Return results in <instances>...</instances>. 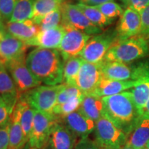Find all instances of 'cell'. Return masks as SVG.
I'll return each instance as SVG.
<instances>
[{"instance_id": "cell-35", "label": "cell", "mask_w": 149, "mask_h": 149, "mask_svg": "<svg viewBox=\"0 0 149 149\" xmlns=\"http://www.w3.org/2000/svg\"><path fill=\"white\" fill-rule=\"evenodd\" d=\"M141 31L139 35L146 38L149 37V5L140 12Z\"/></svg>"}, {"instance_id": "cell-33", "label": "cell", "mask_w": 149, "mask_h": 149, "mask_svg": "<svg viewBox=\"0 0 149 149\" xmlns=\"http://www.w3.org/2000/svg\"><path fill=\"white\" fill-rule=\"evenodd\" d=\"M95 7L107 17L111 19H114L117 17H120L124 11L120 4L113 1H108Z\"/></svg>"}, {"instance_id": "cell-15", "label": "cell", "mask_w": 149, "mask_h": 149, "mask_svg": "<svg viewBox=\"0 0 149 149\" xmlns=\"http://www.w3.org/2000/svg\"><path fill=\"white\" fill-rule=\"evenodd\" d=\"M77 137L64 124L58 122L52 130L48 140L50 149H74Z\"/></svg>"}, {"instance_id": "cell-32", "label": "cell", "mask_w": 149, "mask_h": 149, "mask_svg": "<svg viewBox=\"0 0 149 149\" xmlns=\"http://www.w3.org/2000/svg\"><path fill=\"white\" fill-rule=\"evenodd\" d=\"M84 97V96L73 99V100L62 104L56 105L54 109L53 113L59 117H62L77 111L79 109Z\"/></svg>"}, {"instance_id": "cell-12", "label": "cell", "mask_w": 149, "mask_h": 149, "mask_svg": "<svg viewBox=\"0 0 149 149\" xmlns=\"http://www.w3.org/2000/svg\"><path fill=\"white\" fill-rule=\"evenodd\" d=\"M141 31L140 13L128 7L120 16L116 29L117 41L137 36Z\"/></svg>"}, {"instance_id": "cell-25", "label": "cell", "mask_w": 149, "mask_h": 149, "mask_svg": "<svg viewBox=\"0 0 149 149\" xmlns=\"http://www.w3.org/2000/svg\"><path fill=\"white\" fill-rule=\"evenodd\" d=\"M15 107L19 111L20 121H21L24 137L26 141H29L30 134L33 126L35 110L30 105L24 97H21Z\"/></svg>"}, {"instance_id": "cell-45", "label": "cell", "mask_w": 149, "mask_h": 149, "mask_svg": "<svg viewBox=\"0 0 149 149\" xmlns=\"http://www.w3.org/2000/svg\"><path fill=\"white\" fill-rule=\"evenodd\" d=\"M28 149H50L48 147H46V148H34V147H29Z\"/></svg>"}, {"instance_id": "cell-3", "label": "cell", "mask_w": 149, "mask_h": 149, "mask_svg": "<svg viewBox=\"0 0 149 149\" xmlns=\"http://www.w3.org/2000/svg\"><path fill=\"white\" fill-rule=\"evenodd\" d=\"M149 52L146 38L137 35L117 41L110 48L104 60L128 63L146 56Z\"/></svg>"}, {"instance_id": "cell-13", "label": "cell", "mask_w": 149, "mask_h": 149, "mask_svg": "<svg viewBox=\"0 0 149 149\" xmlns=\"http://www.w3.org/2000/svg\"><path fill=\"white\" fill-rule=\"evenodd\" d=\"M59 118L61 123L80 139L88 137L95 128V122L86 117L79 110Z\"/></svg>"}, {"instance_id": "cell-28", "label": "cell", "mask_w": 149, "mask_h": 149, "mask_svg": "<svg viewBox=\"0 0 149 149\" xmlns=\"http://www.w3.org/2000/svg\"><path fill=\"white\" fill-rule=\"evenodd\" d=\"M36 0H17L9 22H24L31 19Z\"/></svg>"}, {"instance_id": "cell-30", "label": "cell", "mask_w": 149, "mask_h": 149, "mask_svg": "<svg viewBox=\"0 0 149 149\" xmlns=\"http://www.w3.org/2000/svg\"><path fill=\"white\" fill-rule=\"evenodd\" d=\"M83 96H84V94L76 86L64 83L57 95L56 105L62 104L73 99L81 97Z\"/></svg>"}, {"instance_id": "cell-6", "label": "cell", "mask_w": 149, "mask_h": 149, "mask_svg": "<svg viewBox=\"0 0 149 149\" xmlns=\"http://www.w3.org/2000/svg\"><path fill=\"white\" fill-rule=\"evenodd\" d=\"M58 122H60L59 117L55 114H47L35 110L33 128L28 141L29 147H48L50 135Z\"/></svg>"}, {"instance_id": "cell-37", "label": "cell", "mask_w": 149, "mask_h": 149, "mask_svg": "<svg viewBox=\"0 0 149 149\" xmlns=\"http://www.w3.org/2000/svg\"><path fill=\"white\" fill-rule=\"evenodd\" d=\"M74 149H102L95 140H92L88 137L80 139Z\"/></svg>"}, {"instance_id": "cell-9", "label": "cell", "mask_w": 149, "mask_h": 149, "mask_svg": "<svg viewBox=\"0 0 149 149\" xmlns=\"http://www.w3.org/2000/svg\"><path fill=\"white\" fill-rule=\"evenodd\" d=\"M61 8L62 13L61 24L64 26L74 28L89 35H97L102 32V29L91 23L76 4L65 1Z\"/></svg>"}, {"instance_id": "cell-17", "label": "cell", "mask_w": 149, "mask_h": 149, "mask_svg": "<svg viewBox=\"0 0 149 149\" xmlns=\"http://www.w3.org/2000/svg\"><path fill=\"white\" fill-rule=\"evenodd\" d=\"M103 77L113 80H130L138 79V69L132 70L125 63L103 60L101 62Z\"/></svg>"}, {"instance_id": "cell-34", "label": "cell", "mask_w": 149, "mask_h": 149, "mask_svg": "<svg viewBox=\"0 0 149 149\" xmlns=\"http://www.w3.org/2000/svg\"><path fill=\"white\" fill-rule=\"evenodd\" d=\"M17 0H0V14L3 19L10 21Z\"/></svg>"}, {"instance_id": "cell-36", "label": "cell", "mask_w": 149, "mask_h": 149, "mask_svg": "<svg viewBox=\"0 0 149 149\" xmlns=\"http://www.w3.org/2000/svg\"><path fill=\"white\" fill-rule=\"evenodd\" d=\"M10 124V122H9L6 125L0 126V149H8L9 148Z\"/></svg>"}, {"instance_id": "cell-38", "label": "cell", "mask_w": 149, "mask_h": 149, "mask_svg": "<svg viewBox=\"0 0 149 149\" xmlns=\"http://www.w3.org/2000/svg\"><path fill=\"white\" fill-rule=\"evenodd\" d=\"M128 7L140 13L149 5V0H124Z\"/></svg>"}, {"instance_id": "cell-2", "label": "cell", "mask_w": 149, "mask_h": 149, "mask_svg": "<svg viewBox=\"0 0 149 149\" xmlns=\"http://www.w3.org/2000/svg\"><path fill=\"white\" fill-rule=\"evenodd\" d=\"M105 114L127 135L141 116L130 91L102 97Z\"/></svg>"}, {"instance_id": "cell-50", "label": "cell", "mask_w": 149, "mask_h": 149, "mask_svg": "<svg viewBox=\"0 0 149 149\" xmlns=\"http://www.w3.org/2000/svg\"><path fill=\"white\" fill-rule=\"evenodd\" d=\"M123 1H124V0H123Z\"/></svg>"}, {"instance_id": "cell-47", "label": "cell", "mask_w": 149, "mask_h": 149, "mask_svg": "<svg viewBox=\"0 0 149 149\" xmlns=\"http://www.w3.org/2000/svg\"><path fill=\"white\" fill-rule=\"evenodd\" d=\"M144 149H149V141H148V143L146 144V146H145Z\"/></svg>"}, {"instance_id": "cell-7", "label": "cell", "mask_w": 149, "mask_h": 149, "mask_svg": "<svg viewBox=\"0 0 149 149\" xmlns=\"http://www.w3.org/2000/svg\"><path fill=\"white\" fill-rule=\"evenodd\" d=\"M4 65L21 96L42 84L28 68L26 54L7 61Z\"/></svg>"}, {"instance_id": "cell-8", "label": "cell", "mask_w": 149, "mask_h": 149, "mask_svg": "<svg viewBox=\"0 0 149 149\" xmlns=\"http://www.w3.org/2000/svg\"><path fill=\"white\" fill-rule=\"evenodd\" d=\"M117 42L116 31H107L91 37L79 56L84 60L91 63H100L106 54L115 42Z\"/></svg>"}, {"instance_id": "cell-14", "label": "cell", "mask_w": 149, "mask_h": 149, "mask_svg": "<svg viewBox=\"0 0 149 149\" xmlns=\"http://www.w3.org/2000/svg\"><path fill=\"white\" fill-rule=\"evenodd\" d=\"M0 95L12 113L21 95L5 65L0 61Z\"/></svg>"}, {"instance_id": "cell-10", "label": "cell", "mask_w": 149, "mask_h": 149, "mask_svg": "<svg viewBox=\"0 0 149 149\" xmlns=\"http://www.w3.org/2000/svg\"><path fill=\"white\" fill-rule=\"evenodd\" d=\"M64 27L65 33L58 49L64 61L70 57L79 56L91 36L74 28Z\"/></svg>"}, {"instance_id": "cell-4", "label": "cell", "mask_w": 149, "mask_h": 149, "mask_svg": "<svg viewBox=\"0 0 149 149\" xmlns=\"http://www.w3.org/2000/svg\"><path fill=\"white\" fill-rule=\"evenodd\" d=\"M95 141L102 148L120 149L126 142V134L104 114L95 122Z\"/></svg>"}, {"instance_id": "cell-43", "label": "cell", "mask_w": 149, "mask_h": 149, "mask_svg": "<svg viewBox=\"0 0 149 149\" xmlns=\"http://www.w3.org/2000/svg\"><path fill=\"white\" fill-rule=\"evenodd\" d=\"M6 32V30H0V41L2 39V37H3V35H4Z\"/></svg>"}, {"instance_id": "cell-48", "label": "cell", "mask_w": 149, "mask_h": 149, "mask_svg": "<svg viewBox=\"0 0 149 149\" xmlns=\"http://www.w3.org/2000/svg\"><path fill=\"white\" fill-rule=\"evenodd\" d=\"M102 149H111V148H102Z\"/></svg>"}, {"instance_id": "cell-5", "label": "cell", "mask_w": 149, "mask_h": 149, "mask_svg": "<svg viewBox=\"0 0 149 149\" xmlns=\"http://www.w3.org/2000/svg\"><path fill=\"white\" fill-rule=\"evenodd\" d=\"M62 85L63 84L55 86L40 85L22 95L21 97H24L36 111L47 114H54L57 95Z\"/></svg>"}, {"instance_id": "cell-19", "label": "cell", "mask_w": 149, "mask_h": 149, "mask_svg": "<svg viewBox=\"0 0 149 149\" xmlns=\"http://www.w3.org/2000/svg\"><path fill=\"white\" fill-rule=\"evenodd\" d=\"M65 29L62 25L49 30L40 31L33 40L26 43L29 46L44 48H58L64 37Z\"/></svg>"}, {"instance_id": "cell-1", "label": "cell", "mask_w": 149, "mask_h": 149, "mask_svg": "<svg viewBox=\"0 0 149 149\" xmlns=\"http://www.w3.org/2000/svg\"><path fill=\"white\" fill-rule=\"evenodd\" d=\"M26 64L41 83L55 86L63 82L64 60L58 50L37 47L27 55Z\"/></svg>"}, {"instance_id": "cell-18", "label": "cell", "mask_w": 149, "mask_h": 149, "mask_svg": "<svg viewBox=\"0 0 149 149\" xmlns=\"http://www.w3.org/2000/svg\"><path fill=\"white\" fill-rule=\"evenodd\" d=\"M28 47L23 41L6 32L0 41V61L5 64L7 61L26 54Z\"/></svg>"}, {"instance_id": "cell-27", "label": "cell", "mask_w": 149, "mask_h": 149, "mask_svg": "<svg viewBox=\"0 0 149 149\" xmlns=\"http://www.w3.org/2000/svg\"><path fill=\"white\" fill-rule=\"evenodd\" d=\"M76 5L82 11L83 13L88 19L91 23L100 29H102V28L111 25L113 22L114 19L107 17L95 6H91L86 5L81 3H77Z\"/></svg>"}, {"instance_id": "cell-24", "label": "cell", "mask_w": 149, "mask_h": 149, "mask_svg": "<svg viewBox=\"0 0 149 149\" xmlns=\"http://www.w3.org/2000/svg\"><path fill=\"white\" fill-rule=\"evenodd\" d=\"M10 143L9 148L19 149L23 148L28 141L24 137L23 129L20 121V113L16 107L10 115Z\"/></svg>"}, {"instance_id": "cell-46", "label": "cell", "mask_w": 149, "mask_h": 149, "mask_svg": "<svg viewBox=\"0 0 149 149\" xmlns=\"http://www.w3.org/2000/svg\"><path fill=\"white\" fill-rule=\"evenodd\" d=\"M5 104L4 102H3L2 97H1V95H0V104Z\"/></svg>"}, {"instance_id": "cell-41", "label": "cell", "mask_w": 149, "mask_h": 149, "mask_svg": "<svg viewBox=\"0 0 149 149\" xmlns=\"http://www.w3.org/2000/svg\"><path fill=\"white\" fill-rule=\"evenodd\" d=\"M141 116L149 118V101L148 102V103H147L146 107H145L144 113H143V115H141Z\"/></svg>"}, {"instance_id": "cell-26", "label": "cell", "mask_w": 149, "mask_h": 149, "mask_svg": "<svg viewBox=\"0 0 149 149\" xmlns=\"http://www.w3.org/2000/svg\"><path fill=\"white\" fill-rule=\"evenodd\" d=\"M64 2L65 0H36L33 9V21L40 25L46 15L61 6Z\"/></svg>"}, {"instance_id": "cell-21", "label": "cell", "mask_w": 149, "mask_h": 149, "mask_svg": "<svg viewBox=\"0 0 149 149\" xmlns=\"http://www.w3.org/2000/svg\"><path fill=\"white\" fill-rule=\"evenodd\" d=\"M149 141V118L141 116L126 135V144L135 149H144Z\"/></svg>"}, {"instance_id": "cell-49", "label": "cell", "mask_w": 149, "mask_h": 149, "mask_svg": "<svg viewBox=\"0 0 149 149\" xmlns=\"http://www.w3.org/2000/svg\"><path fill=\"white\" fill-rule=\"evenodd\" d=\"M8 149H11V148H8ZM19 149H22V148H19Z\"/></svg>"}, {"instance_id": "cell-20", "label": "cell", "mask_w": 149, "mask_h": 149, "mask_svg": "<svg viewBox=\"0 0 149 149\" xmlns=\"http://www.w3.org/2000/svg\"><path fill=\"white\" fill-rule=\"evenodd\" d=\"M138 79L130 80H113L102 77L92 95L100 97L113 95L135 87Z\"/></svg>"}, {"instance_id": "cell-11", "label": "cell", "mask_w": 149, "mask_h": 149, "mask_svg": "<svg viewBox=\"0 0 149 149\" xmlns=\"http://www.w3.org/2000/svg\"><path fill=\"white\" fill-rule=\"evenodd\" d=\"M102 77L101 62L95 64L84 61L74 85L84 95H92Z\"/></svg>"}, {"instance_id": "cell-29", "label": "cell", "mask_w": 149, "mask_h": 149, "mask_svg": "<svg viewBox=\"0 0 149 149\" xmlns=\"http://www.w3.org/2000/svg\"><path fill=\"white\" fill-rule=\"evenodd\" d=\"M84 61V60L80 56H76L64 61L63 81H64V84L74 85L76 77Z\"/></svg>"}, {"instance_id": "cell-16", "label": "cell", "mask_w": 149, "mask_h": 149, "mask_svg": "<svg viewBox=\"0 0 149 149\" xmlns=\"http://www.w3.org/2000/svg\"><path fill=\"white\" fill-rule=\"evenodd\" d=\"M138 83L130 91L139 115L141 116L149 101V69L138 68Z\"/></svg>"}, {"instance_id": "cell-42", "label": "cell", "mask_w": 149, "mask_h": 149, "mask_svg": "<svg viewBox=\"0 0 149 149\" xmlns=\"http://www.w3.org/2000/svg\"><path fill=\"white\" fill-rule=\"evenodd\" d=\"M2 19H3L2 17H1V14H0V30H6L5 26H3Z\"/></svg>"}, {"instance_id": "cell-31", "label": "cell", "mask_w": 149, "mask_h": 149, "mask_svg": "<svg viewBox=\"0 0 149 149\" xmlns=\"http://www.w3.org/2000/svg\"><path fill=\"white\" fill-rule=\"evenodd\" d=\"M61 20H62V13H61V6H59L46 15L43 18L39 25L40 31L55 29L59 26L61 25Z\"/></svg>"}, {"instance_id": "cell-23", "label": "cell", "mask_w": 149, "mask_h": 149, "mask_svg": "<svg viewBox=\"0 0 149 149\" xmlns=\"http://www.w3.org/2000/svg\"><path fill=\"white\" fill-rule=\"evenodd\" d=\"M78 110L86 117L95 122L105 114L102 97L94 95H84Z\"/></svg>"}, {"instance_id": "cell-44", "label": "cell", "mask_w": 149, "mask_h": 149, "mask_svg": "<svg viewBox=\"0 0 149 149\" xmlns=\"http://www.w3.org/2000/svg\"><path fill=\"white\" fill-rule=\"evenodd\" d=\"M120 149H135V148H133V147H131V146H128V145H126V144H124L122 147H121Z\"/></svg>"}, {"instance_id": "cell-40", "label": "cell", "mask_w": 149, "mask_h": 149, "mask_svg": "<svg viewBox=\"0 0 149 149\" xmlns=\"http://www.w3.org/2000/svg\"><path fill=\"white\" fill-rule=\"evenodd\" d=\"M79 3H84V4L91 6H97L102 3L108 2V1H111L113 0H77Z\"/></svg>"}, {"instance_id": "cell-22", "label": "cell", "mask_w": 149, "mask_h": 149, "mask_svg": "<svg viewBox=\"0 0 149 149\" xmlns=\"http://www.w3.org/2000/svg\"><path fill=\"white\" fill-rule=\"evenodd\" d=\"M5 29L9 34L25 43L33 40L40 31L39 25L32 19L24 22H8Z\"/></svg>"}, {"instance_id": "cell-39", "label": "cell", "mask_w": 149, "mask_h": 149, "mask_svg": "<svg viewBox=\"0 0 149 149\" xmlns=\"http://www.w3.org/2000/svg\"><path fill=\"white\" fill-rule=\"evenodd\" d=\"M11 114L6 104H0V126H4L10 122Z\"/></svg>"}]
</instances>
